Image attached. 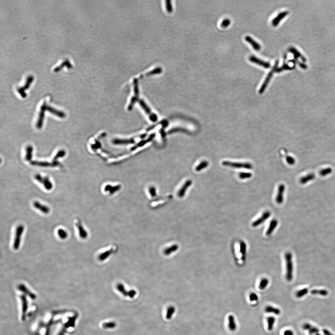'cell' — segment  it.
<instances>
[{
    "label": "cell",
    "mask_w": 335,
    "mask_h": 335,
    "mask_svg": "<svg viewBox=\"0 0 335 335\" xmlns=\"http://www.w3.org/2000/svg\"><path fill=\"white\" fill-rule=\"evenodd\" d=\"M292 254L290 252H287L285 254V260L286 263V279L288 281H291L293 279Z\"/></svg>",
    "instance_id": "obj_1"
},
{
    "label": "cell",
    "mask_w": 335,
    "mask_h": 335,
    "mask_svg": "<svg viewBox=\"0 0 335 335\" xmlns=\"http://www.w3.org/2000/svg\"><path fill=\"white\" fill-rule=\"evenodd\" d=\"M24 231V226L22 224L18 225L16 227L15 231L14 240L13 248L15 250L19 248L21 244L22 236Z\"/></svg>",
    "instance_id": "obj_2"
},
{
    "label": "cell",
    "mask_w": 335,
    "mask_h": 335,
    "mask_svg": "<svg viewBox=\"0 0 335 335\" xmlns=\"http://www.w3.org/2000/svg\"><path fill=\"white\" fill-rule=\"evenodd\" d=\"M222 164L225 166L230 167L236 169H251L252 168V165L248 163H236V162H230L225 161L223 162Z\"/></svg>",
    "instance_id": "obj_3"
},
{
    "label": "cell",
    "mask_w": 335,
    "mask_h": 335,
    "mask_svg": "<svg viewBox=\"0 0 335 335\" xmlns=\"http://www.w3.org/2000/svg\"><path fill=\"white\" fill-rule=\"evenodd\" d=\"M278 61H275V65L273 66V68H272L271 70L267 76H266L265 81H264V83L262 84V86H261V88H260V90H259V93L260 94H263V92L265 91L266 88H267L268 85V84L269 83V82H270L272 76H273V74H274V72H276V70L278 69Z\"/></svg>",
    "instance_id": "obj_4"
},
{
    "label": "cell",
    "mask_w": 335,
    "mask_h": 335,
    "mask_svg": "<svg viewBox=\"0 0 335 335\" xmlns=\"http://www.w3.org/2000/svg\"><path fill=\"white\" fill-rule=\"evenodd\" d=\"M271 216V213L269 211H265L262 214V215L258 218L255 221L252 222L251 225L253 227H258V226L263 224Z\"/></svg>",
    "instance_id": "obj_5"
},
{
    "label": "cell",
    "mask_w": 335,
    "mask_h": 335,
    "mask_svg": "<svg viewBox=\"0 0 335 335\" xmlns=\"http://www.w3.org/2000/svg\"><path fill=\"white\" fill-rule=\"evenodd\" d=\"M33 79H34L33 76L32 75H29L27 78L26 83H25L24 85H23V86L20 87V88L17 89V91L23 98H25L26 96H27V95L25 93V91L29 88L30 84L32 83V81H33Z\"/></svg>",
    "instance_id": "obj_6"
},
{
    "label": "cell",
    "mask_w": 335,
    "mask_h": 335,
    "mask_svg": "<svg viewBox=\"0 0 335 335\" xmlns=\"http://www.w3.org/2000/svg\"><path fill=\"white\" fill-rule=\"evenodd\" d=\"M75 225H76V228L78 230L79 236L82 239H86L88 236V232L84 228L83 226V224H82V222H81L80 220H77L76 223H75Z\"/></svg>",
    "instance_id": "obj_7"
},
{
    "label": "cell",
    "mask_w": 335,
    "mask_h": 335,
    "mask_svg": "<svg viewBox=\"0 0 335 335\" xmlns=\"http://www.w3.org/2000/svg\"><path fill=\"white\" fill-rule=\"evenodd\" d=\"M285 185L283 184L279 185L278 188V193L276 196V201L279 204H282L284 201V193L285 191Z\"/></svg>",
    "instance_id": "obj_8"
},
{
    "label": "cell",
    "mask_w": 335,
    "mask_h": 335,
    "mask_svg": "<svg viewBox=\"0 0 335 335\" xmlns=\"http://www.w3.org/2000/svg\"><path fill=\"white\" fill-rule=\"evenodd\" d=\"M36 180H37L40 183H41L45 186V187L47 190H50L53 187V185L49 181V178L48 177H43L40 176L39 175H36L35 176Z\"/></svg>",
    "instance_id": "obj_9"
},
{
    "label": "cell",
    "mask_w": 335,
    "mask_h": 335,
    "mask_svg": "<svg viewBox=\"0 0 335 335\" xmlns=\"http://www.w3.org/2000/svg\"><path fill=\"white\" fill-rule=\"evenodd\" d=\"M249 60L253 63L257 64L259 66H262L265 69H269L270 67V64L269 62L264 61L258 58L257 57L255 56H251L249 57Z\"/></svg>",
    "instance_id": "obj_10"
},
{
    "label": "cell",
    "mask_w": 335,
    "mask_h": 335,
    "mask_svg": "<svg viewBox=\"0 0 335 335\" xmlns=\"http://www.w3.org/2000/svg\"><path fill=\"white\" fill-rule=\"evenodd\" d=\"M33 206L36 209L39 210L40 212L45 214H48L50 212V209L49 207L46 205H44L38 201H35L33 203Z\"/></svg>",
    "instance_id": "obj_11"
},
{
    "label": "cell",
    "mask_w": 335,
    "mask_h": 335,
    "mask_svg": "<svg viewBox=\"0 0 335 335\" xmlns=\"http://www.w3.org/2000/svg\"><path fill=\"white\" fill-rule=\"evenodd\" d=\"M239 254L241 256L242 262H244L246 259L247 244L244 241H241L239 243Z\"/></svg>",
    "instance_id": "obj_12"
},
{
    "label": "cell",
    "mask_w": 335,
    "mask_h": 335,
    "mask_svg": "<svg viewBox=\"0 0 335 335\" xmlns=\"http://www.w3.org/2000/svg\"><path fill=\"white\" fill-rule=\"evenodd\" d=\"M139 104L143 108V109L146 111V113L147 114L150 115V118L151 119V120L152 121H157V118L156 115L155 114L152 113L151 112V109L148 107V106L146 104V103L144 102L143 100H140L139 101Z\"/></svg>",
    "instance_id": "obj_13"
},
{
    "label": "cell",
    "mask_w": 335,
    "mask_h": 335,
    "mask_svg": "<svg viewBox=\"0 0 335 335\" xmlns=\"http://www.w3.org/2000/svg\"><path fill=\"white\" fill-rule=\"evenodd\" d=\"M278 223V221L277 219H274L271 221L270 223H269V226L267 230L266 231L265 234L267 236H270L272 235V234L274 232V230L277 228Z\"/></svg>",
    "instance_id": "obj_14"
},
{
    "label": "cell",
    "mask_w": 335,
    "mask_h": 335,
    "mask_svg": "<svg viewBox=\"0 0 335 335\" xmlns=\"http://www.w3.org/2000/svg\"><path fill=\"white\" fill-rule=\"evenodd\" d=\"M245 40L246 41H247L248 43L251 45L253 48L255 50H257V51H259L261 49V45L257 42L255 40L252 38L251 37L249 36H246L245 37Z\"/></svg>",
    "instance_id": "obj_15"
},
{
    "label": "cell",
    "mask_w": 335,
    "mask_h": 335,
    "mask_svg": "<svg viewBox=\"0 0 335 335\" xmlns=\"http://www.w3.org/2000/svg\"><path fill=\"white\" fill-rule=\"evenodd\" d=\"M303 329L305 330H307L309 334L311 335H315L319 333V330L318 328L313 326L309 324H305L303 325Z\"/></svg>",
    "instance_id": "obj_16"
},
{
    "label": "cell",
    "mask_w": 335,
    "mask_h": 335,
    "mask_svg": "<svg viewBox=\"0 0 335 335\" xmlns=\"http://www.w3.org/2000/svg\"><path fill=\"white\" fill-rule=\"evenodd\" d=\"M191 184H192V181L191 180H188L187 182H186L183 186L181 188L179 192H178V196L180 197H184L186 191H187L188 189L191 185Z\"/></svg>",
    "instance_id": "obj_17"
},
{
    "label": "cell",
    "mask_w": 335,
    "mask_h": 335,
    "mask_svg": "<svg viewBox=\"0 0 335 335\" xmlns=\"http://www.w3.org/2000/svg\"><path fill=\"white\" fill-rule=\"evenodd\" d=\"M289 51L291 53H292L294 55V57H295V59H298L299 58L301 59L302 61L303 62H306V59L303 55H302L301 54L300 52L299 51H298L296 48L294 47H291L289 49Z\"/></svg>",
    "instance_id": "obj_18"
},
{
    "label": "cell",
    "mask_w": 335,
    "mask_h": 335,
    "mask_svg": "<svg viewBox=\"0 0 335 335\" xmlns=\"http://www.w3.org/2000/svg\"><path fill=\"white\" fill-rule=\"evenodd\" d=\"M289 12L288 11H284L282 12L281 13L279 14L278 15V16L277 17H275L273 21L272 22V25L276 27L279 23L280 21L282 20L283 18H284L288 14Z\"/></svg>",
    "instance_id": "obj_19"
},
{
    "label": "cell",
    "mask_w": 335,
    "mask_h": 335,
    "mask_svg": "<svg viewBox=\"0 0 335 335\" xmlns=\"http://www.w3.org/2000/svg\"><path fill=\"white\" fill-rule=\"evenodd\" d=\"M64 66H67L68 69H70L72 67V65L71 64L70 61L68 59H66L64 61H63L60 65L55 68L54 71L55 72H57L59 71L60 70H61Z\"/></svg>",
    "instance_id": "obj_20"
},
{
    "label": "cell",
    "mask_w": 335,
    "mask_h": 335,
    "mask_svg": "<svg viewBox=\"0 0 335 335\" xmlns=\"http://www.w3.org/2000/svg\"><path fill=\"white\" fill-rule=\"evenodd\" d=\"M228 319H229V329L232 331H235L236 329V324L233 316H229Z\"/></svg>",
    "instance_id": "obj_21"
},
{
    "label": "cell",
    "mask_w": 335,
    "mask_h": 335,
    "mask_svg": "<svg viewBox=\"0 0 335 335\" xmlns=\"http://www.w3.org/2000/svg\"><path fill=\"white\" fill-rule=\"evenodd\" d=\"M315 177V176L314 174H309L306 176H303V177L301 178V179H300V183L302 184H307L308 182L314 180Z\"/></svg>",
    "instance_id": "obj_22"
},
{
    "label": "cell",
    "mask_w": 335,
    "mask_h": 335,
    "mask_svg": "<svg viewBox=\"0 0 335 335\" xmlns=\"http://www.w3.org/2000/svg\"><path fill=\"white\" fill-rule=\"evenodd\" d=\"M265 311L268 313H273L277 315H278L281 313V311L279 309L270 306H267L265 309Z\"/></svg>",
    "instance_id": "obj_23"
},
{
    "label": "cell",
    "mask_w": 335,
    "mask_h": 335,
    "mask_svg": "<svg viewBox=\"0 0 335 335\" xmlns=\"http://www.w3.org/2000/svg\"><path fill=\"white\" fill-rule=\"evenodd\" d=\"M311 293L312 295L326 296L328 294V292L325 290H313L311 291Z\"/></svg>",
    "instance_id": "obj_24"
},
{
    "label": "cell",
    "mask_w": 335,
    "mask_h": 335,
    "mask_svg": "<svg viewBox=\"0 0 335 335\" xmlns=\"http://www.w3.org/2000/svg\"><path fill=\"white\" fill-rule=\"evenodd\" d=\"M294 68H295V67H291V66H289L288 64L285 63V62L284 61V63H283L282 66L281 67H280V68H278V69L276 70V72H281L282 71L285 70H293V69H294Z\"/></svg>",
    "instance_id": "obj_25"
},
{
    "label": "cell",
    "mask_w": 335,
    "mask_h": 335,
    "mask_svg": "<svg viewBox=\"0 0 335 335\" xmlns=\"http://www.w3.org/2000/svg\"><path fill=\"white\" fill-rule=\"evenodd\" d=\"M269 283V280L266 278H264L261 280L259 285V288L261 290H265Z\"/></svg>",
    "instance_id": "obj_26"
},
{
    "label": "cell",
    "mask_w": 335,
    "mask_h": 335,
    "mask_svg": "<svg viewBox=\"0 0 335 335\" xmlns=\"http://www.w3.org/2000/svg\"><path fill=\"white\" fill-rule=\"evenodd\" d=\"M57 234L61 239H65L68 237V232L63 229H59L57 231Z\"/></svg>",
    "instance_id": "obj_27"
},
{
    "label": "cell",
    "mask_w": 335,
    "mask_h": 335,
    "mask_svg": "<svg viewBox=\"0 0 335 335\" xmlns=\"http://www.w3.org/2000/svg\"><path fill=\"white\" fill-rule=\"evenodd\" d=\"M209 163L207 161H203L200 163L196 167V170L197 172H200L203 169H205L209 165Z\"/></svg>",
    "instance_id": "obj_28"
},
{
    "label": "cell",
    "mask_w": 335,
    "mask_h": 335,
    "mask_svg": "<svg viewBox=\"0 0 335 335\" xmlns=\"http://www.w3.org/2000/svg\"><path fill=\"white\" fill-rule=\"evenodd\" d=\"M275 321H276V320H275V318L274 317H269L268 318V329L269 331H271L273 329Z\"/></svg>",
    "instance_id": "obj_29"
},
{
    "label": "cell",
    "mask_w": 335,
    "mask_h": 335,
    "mask_svg": "<svg viewBox=\"0 0 335 335\" xmlns=\"http://www.w3.org/2000/svg\"><path fill=\"white\" fill-rule=\"evenodd\" d=\"M308 290L307 288H304L302 290H300L299 291L296 293V296L298 298H300L303 297L308 293Z\"/></svg>",
    "instance_id": "obj_30"
},
{
    "label": "cell",
    "mask_w": 335,
    "mask_h": 335,
    "mask_svg": "<svg viewBox=\"0 0 335 335\" xmlns=\"http://www.w3.org/2000/svg\"><path fill=\"white\" fill-rule=\"evenodd\" d=\"M332 170L330 168L323 169L319 172V175L322 176H325L332 172Z\"/></svg>",
    "instance_id": "obj_31"
},
{
    "label": "cell",
    "mask_w": 335,
    "mask_h": 335,
    "mask_svg": "<svg viewBox=\"0 0 335 335\" xmlns=\"http://www.w3.org/2000/svg\"><path fill=\"white\" fill-rule=\"evenodd\" d=\"M115 144H128V143H133V141L131 140H115L113 142Z\"/></svg>",
    "instance_id": "obj_32"
},
{
    "label": "cell",
    "mask_w": 335,
    "mask_h": 335,
    "mask_svg": "<svg viewBox=\"0 0 335 335\" xmlns=\"http://www.w3.org/2000/svg\"><path fill=\"white\" fill-rule=\"evenodd\" d=\"M110 253H111L110 250H108V251H105V252L102 253L99 256V260L100 261H103V260H105L110 255Z\"/></svg>",
    "instance_id": "obj_33"
},
{
    "label": "cell",
    "mask_w": 335,
    "mask_h": 335,
    "mask_svg": "<svg viewBox=\"0 0 335 335\" xmlns=\"http://www.w3.org/2000/svg\"><path fill=\"white\" fill-rule=\"evenodd\" d=\"M166 9L168 12L171 13L172 12L173 8L171 1H165Z\"/></svg>",
    "instance_id": "obj_34"
},
{
    "label": "cell",
    "mask_w": 335,
    "mask_h": 335,
    "mask_svg": "<svg viewBox=\"0 0 335 335\" xmlns=\"http://www.w3.org/2000/svg\"><path fill=\"white\" fill-rule=\"evenodd\" d=\"M162 72V70L161 68H157L156 69H155L154 70H153L149 72L148 73L146 74V75L147 76H151V75H154L155 74H158L161 73Z\"/></svg>",
    "instance_id": "obj_35"
},
{
    "label": "cell",
    "mask_w": 335,
    "mask_h": 335,
    "mask_svg": "<svg viewBox=\"0 0 335 335\" xmlns=\"http://www.w3.org/2000/svg\"><path fill=\"white\" fill-rule=\"evenodd\" d=\"M120 188V187H111V186L107 185L105 188V191H109L110 193H113L117 191Z\"/></svg>",
    "instance_id": "obj_36"
},
{
    "label": "cell",
    "mask_w": 335,
    "mask_h": 335,
    "mask_svg": "<svg viewBox=\"0 0 335 335\" xmlns=\"http://www.w3.org/2000/svg\"><path fill=\"white\" fill-rule=\"evenodd\" d=\"M32 151H33V148L31 146H28L27 148V154L26 159L27 161H29V160H31V158H32Z\"/></svg>",
    "instance_id": "obj_37"
},
{
    "label": "cell",
    "mask_w": 335,
    "mask_h": 335,
    "mask_svg": "<svg viewBox=\"0 0 335 335\" xmlns=\"http://www.w3.org/2000/svg\"><path fill=\"white\" fill-rule=\"evenodd\" d=\"M252 176V174L250 173H240L239 175V177L240 179H245L250 178Z\"/></svg>",
    "instance_id": "obj_38"
},
{
    "label": "cell",
    "mask_w": 335,
    "mask_h": 335,
    "mask_svg": "<svg viewBox=\"0 0 335 335\" xmlns=\"http://www.w3.org/2000/svg\"><path fill=\"white\" fill-rule=\"evenodd\" d=\"M177 248H178V246H177V245H176L175 246H173L172 247H170L169 248H167L165 253V254H166L167 255H169L170 254H171L170 253H171V252H172V251H176V250H177Z\"/></svg>",
    "instance_id": "obj_39"
},
{
    "label": "cell",
    "mask_w": 335,
    "mask_h": 335,
    "mask_svg": "<svg viewBox=\"0 0 335 335\" xmlns=\"http://www.w3.org/2000/svg\"><path fill=\"white\" fill-rule=\"evenodd\" d=\"M230 24H231L230 20L228 19H226L222 22L221 24V27L224 28H226L229 26Z\"/></svg>",
    "instance_id": "obj_40"
},
{
    "label": "cell",
    "mask_w": 335,
    "mask_h": 335,
    "mask_svg": "<svg viewBox=\"0 0 335 335\" xmlns=\"http://www.w3.org/2000/svg\"><path fill=\"white\" fill-rule=\"evenodd\" d=\"M249 299L251 301H257L258 300V297L255 293H252L249 296Z\"/></svg>",
    "instance_id": "obj_41"
},
{
    "label": "cell",
    "mask_w": 335,
    "mask_h": 335,
    "mask_svg": "<svg viewBox=\"0 0 335 335\" xmlns=\"http://www.w3.org/2000/svg\"><path fill=\"white\" fill-rule=\"evenodd\" d=\"M286 161L290 165L294 164L295 163V159H293L291 156L287 155L286 157Z\"/></svg>",
    "instance_id": "obj_42"
},
{
    "label": "cell",
    "mask_w": 335,
    "mask_h": 335,
    "mask_svg": "<svg viewBox=\"0 0 335 335\" xmlns=\"http://www.w3.org/2000/svg\"><path fill=\"white\" fill-rule=\"evenodd\" d=\"M284 335H294V333L291 330H286L284 331Z\"/></svg>",
    "instance_id": "obj_43"
},
{
    "label": "cell",
    "mask_w": 335,
    "mask_h": 335,
    "mask_svg": "<svg viewBox=\"0 0 335 335\" xmlns=\"http://www.w3.org/2000/svg\"><path fill=\"white\" fill-rule=\"evenodd\" d=\"M323 332H324V334L325 335H334V334L330 333L329 330H327V329H326L323 330Z\"/></svg>",
    "instance_id": "obj_44"
},
{
    "label": "cell",
    "mask_w": 335,
    "mask_h": 335,
    "mask_svg": "<svg viewBox=\"0 0 335 335\" xmlns=\"http://www.w3.org/2000/svg\"><path fill=\"white\" fill-rule=\"evenodd\" d=\"M151 193L153 196H154L155 195V189L152 188L151 189Z\"/></svg>",
    "instance_id": "obj_45"
},
{
    "label": "cell",
    "mask_w": 335,
    "mask_h": 335,
    "mask_svg": "<svg viewBox=\"0 0 335 335\" xmlns=\"http://www.w3.org/2000/svg\"><path fill=\"white\" fill-rule=\"evenodd\" d=\"M321 335V334H319V333H318V334H316V335Z\"/></svg>",
    "instance_id": "obj_46"
}]
</instances>
